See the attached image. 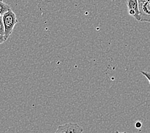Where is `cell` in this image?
Returning <instances> with one entry per match:
<instances>
[{"label": "cell", "mask_w": 150, "mask_h": 133, "mask_svg": "<svg viewBox=\"0 0 150 133\" xmlns=\"http://www.w3.org/2000/svg\"><path fill=\"white\" fill-rule=\"evenodd\" d=\"M3 24L5 27V37L7 40L11 35L17 23H18L16 14L10 9L2 16Z\"/></svg>", "instance_id": "cell-1"}, {"label": "cell", "mask_w": 150, "mask_h": 133, "mask_svg": "<svg viewBox=\"0 0 150 133\" xmlns=\"http://www.w3.org/2000/svg\"><path fill=\"white\" fill-rule=\"evenodd\" d=\"M140 22L150 23V1L138 0Z\"/></svg>", "instance_id": "cell-2"}, {"label": "cell", "mask_w": 150, "mask_h": 133, "mask_svg": "<svg viewBox=\"0 0 150 133\" xmlns=\"http://www.w3.org/2000/svg\"><path fill=\"white\" fill-rule=\"evenodd\" d=\"M127 6L128 8V11L130 10H134L138 16L139 21H140V17H139V3L138 0H127Z\"/></svg>", "instance_id": "cell-3"}, {"label": "cell", "mask_w": 150, "mask_h": 133, "mask_svg": "<svg viewBox=\"0 0 150 133\" xmlns=\"http://www.w3.org/2000/svg\"><path fill=\"white\" fill-rule=\"evenodd\" d=\"M83 128L79 125L75 123H69L67 133H83Z\"/></svg>", "instance_id": "cell-4"}, {"label": "cell", "mask_w": 150, "mask_h": 133, "mask_svg": "<svg viewBox=\"0 0 150 133\" xmlns=\"http://www.w3.org/2000/svg\"><path fill=\"white\" fill-rule=\"evenodd\" d=\"M11 8H10L9 5L0 1V16H3Z\"/></svg>", "instance_id": "cell-5"}, {"label": "cell", "mask_w": 150, "mask_h": 133, "mask_svg": "<svg viewBox=\"0 0 150 133\" xmlns=\"http://www.w3.org/2000/svg\"><path fill=\"white\" fill-rule=\"evenodd\" d=\"M68 125H69V123L59 125L54 133H67Z\"/></svg>", "instance_id": "cell-6"}, {"label": "cell", "mask_w": 150, "mask_h": 133, "mask_svg": "<svg viewBox=\"0 0 150 133\" xmlns=\"http://www.w3.org/2000/svg\"><path fill=\"white\" fill-rule=\"evenodd\" d=\"M0 35H5V27L2 16H0Z\"/></svg>", "instance_id": "cell-7"}, {"label": "cell", "mask_w": 150, "mask_h": 133, "mask_svg": "<svg viewBox=\"0 0 150 133\" xmlns=\"http://www.w3.org/2000/svg\"><path fill=\"white\" fill-rule=\"evenodd\" d=\"M141 73L146 77V78L148 80L149 83H150V73H148V72H144V71H141Z\"/></svg>", "instance_id": "cell-8"}, {"label": "cell", "mask_w": 150, "mask_h": 133, "mask_svg": "<svg viewBox=\"0 0 150 133\" xmlns=\"http://www.w3.org/2000/svg\"><path fill=\"white\" fill-rule=\"evenodd\" d=\"M134 126L136 127L137 129H141L142 126V124L141 123V122L140 121H137L136 122H135V124H134Z\"/></svg>", "instance_id": "cell-9"}, {"label": "cell", "mask_w": 150, "mask_h": 133, "mask_svg": "<svg viewBox=\"0 0 150 133\" xmlns=\"http://www.w3.org/2000/svg\"><path fill=\"white\" fill-rule=\"evenodd\" d=\"M5 41H6V40L5 37V36L0 35V45L2 44L3 43H4Z\"/></svg>", "instance_id": "cell-10"}, {"label": "cell", "mask_w": 150, "mask_h": 133, "mask_svg": "<svg viewBox=\"0 0 150 133\" xmlns=\"http://www.w3.org/2000/svg\"><path fill=\"white\" fill-rule=\"evenodd\" d=\"M114 133H127L126 132H119V131H116Z\"/></svg>", "instance_id": "cell-11"}, {"label": "cell", "mask_w": 150, "mask_h": 133, "mask_svg": "<svg viewBox=\"0 0 150 133\" xmlns=\"http://www.w3.org/2000/svg\"><path fill=\"white\" fill-rule=\"evenodd\" d=\"M0 1H3V0H0Z\"/></svg>", "instance_id": "cell-12"}]
</instances>
